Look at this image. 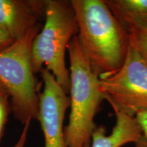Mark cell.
I'll use <instances>...</instances> for the list:
<instances>
[{"mask_svg":"<svg viewBox=\"0 0 147 147\" xmlns=\"http://www.w3.org/2000/svg\"><path fill=\"white\" fill-rule=\"evenodd\" d=\"M32 120H28L27 123L24 125V127L23 131H22L21 135L20 136L19 139L17 141V142L14 144L13 147H25V143H26L27 138V134H28V131L29 126H30Z\"/></svg>","mask_w":147,"mask_h":147,"instance_id":"13","label":"cell"},{"mask_svg":"<svg viewBox=\"0 0 147 147\" xmlns=\"http://www.w3.org/2000/svg\"><path fill=\"white\" fill-rule=\"evenodd\" d=\"M10 97L8 94L0 96V143L4 134L5 124L10 111Z\"/></svg>","mask_w":147,"mask_h":147,"instance_id":"11","label":"cell"},{"mask_svg":"<svg viewBox=\"0 0 147 147\" xmlns=\"http://www.w3.org/2000/svg\"><path fill=\"white\" fill-rule=\"evenodd\" d=\"M128 36L129 46L136 50L147 65V27L134 29Z\"/></svg>","mask_w":147,"mask_h":147,"instance_id":"10","label":"cell"},{"mask_svg":"<svg viewBox=\"0 0 147 147\" xmlns=\"http://www.w3.org/2000/svg\"><path fill=\"white\" fill-rule=\"evenodd\" d=\"M135 117L140 126L143 136L147 138V111L138 114Z\"/></svg>","mask_w":147,"mask_h":147,"instance_id":"14","label":"cell"},{"mask_svg":"<svg viewBox=\"0 0 147 147\" xmlns=\"http://www.w3.org/2000/svg\"><path fill=\"white\" fill-rule=\"evenodd\" d=\"M105 2L128 33L147 27V0H105Z\"/></svg>","mask_w":147,"mask_h":147,"instance_id":"9","label":"cell"},{"mask_svg":"<svg viewBox=\"0 0 147 147\" xmlns=\"http://www.w3.org/2000/svg\"><path fill=\"white\" fill-rule=\"evenodd\" d=\"M45 22L35 37L32 47L34 74L45 65L67 94L69 93V70L65 65V53L70 40L78 34L79 27L71 1L46 0Z\"/></svg>","mask_w":147,"mask_h":147,"instance_id":"3","label":"cell"},{"mask_svg":"<svg viewBox=\"0 0 147 147\" xmlns=\"http://www.w3.org/2000/svg\"><path fill=\"white\" fill-rule=\"evenodd\" d=\"M115 125L109 135L102 125L95 127L91 147H121L128 143L135 144L142 137V129L136 117L120 112H115Z\"/></svg>","mask_w":147,"mask_h":147,"instance_id":"8","label":"cell"},{"mask_svg":"<svg viewBox=\"0 0 147 147\" xmlns=\"http://www.w3.org/2000/svg\"><path fill=\"white\" fill-rule=\"evenodd\" d=\"M5 94H8V93H7V91H5V88L3 87V84H1V82H0V96L5 95Z\"/></svg>","mask_w":147,"mask_h":147,"instance_id":"16","label":"cell"},{"mask_svg":"<svg viewBox=\"0 0 147 147\" xmlns=\"http://www.w3.org/2000/svg\"><path fill=\"white\" fill-rule=\"evenodd\" d=\"M100 84L104 100L115 113L135 117L147 111V65L131 46L121 68L113 74L100 78Z\"/></svg>","mask_w":147,"mask_h":147,"instance_id":"5","label":"cell"},{"mask_svg":"<svg viewBox=\"0 0 147 147\" xmlns=\"http://www.w3.org/2000/svg\"><path fill=\"white\" fill-rule=\"evenodd\" d=\"M14 42L15 40L10 35L0 28V52L8 49Z\"/></svg>","mask_w":147,"mask_h":147,"instance_id":"12","label":"cell"},{"mask_svg":"<svg viewBox=\"0 0 147 147\" xmlns=\"http://www.w3.org/2000/svg\"><path fill=\"white\" fill-rule=\"evenodd\" d=\"M134 147H147L146 138H145L144 136H142V137L138 142L135 143V146Z\"/></svg>","mask_w":147,"mask_h":147,"instance_id":"15","label":"cell"},{"mask_svg":"<svg viewBox=\"0 0 147 147\" xmlns=\"http://www.w3.org/2000/svg\"><path fill=\"white\" fill-rule=\"evenodd\" d=\"M43 83L39 97L40 121L44 138V147H66L63 121L70 98L58 83L52 73L44 68L41 72Z\"/></svg>","mask_w":147,"mask_h":147,"instance_id":"6","label":"cell"},{"mask_svg":"<svg viewBox=\"0 0 147 147\" xmlns=\"http://www.w3.org/2000/svg\"><path fill=\"white\" fill-rule=\"evenodd\" d=\"M42 28L41 24L29 31L21 39L0 52V82L10 99L14 118L25 125L38 120L39 97L32 70V43Z\"/></svg>","mask_w":147,"mask_h":147,"instance_id":"4","label":"cell"},{"mask_svg":"<svg viewBox=\"0 0 147 147\" xmlns=\"http://www.w3.org/2000/svg\"><path fill=\"white\" fill-rule=\"evenodd\" d=\"M70 77V113L64 128L66 147H91L94 118L104 100L100 78L92 70L78 36L67 46Z\"/></svg>","mask_w":147,"mask_h":147,"instance_id":"2","label":"cell"},{"mask_svg":"<svg viewBox=\"0 0 147 147\" xmlns=\"http://www.w3.org/2000/svg\"><path fill=\"white\" fill-rule=\"evenodd\" d=\"M46 0H0V28L15 40L40 24Z\"/></svg>","mask_w":147,"mask_h":147,"instance_id":"7","label":"cell"},{"mask_svg":"<svg viewBox=\"0 0 147 147\" xmlns=\"http://www.w3.org/2000/svg\"><path fill=\"white\" fill-rule=\"evenodd\" d=\"M79 42L99 78L117 72L124 63L129 43L128 32L108 8L105 0H71Z\"/></svg>","mask_w":147,"mask_h":147,"instance_id":"1","label":"cell"}]
</instances>
